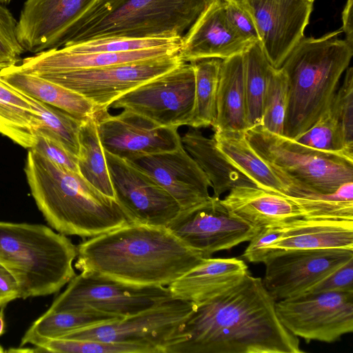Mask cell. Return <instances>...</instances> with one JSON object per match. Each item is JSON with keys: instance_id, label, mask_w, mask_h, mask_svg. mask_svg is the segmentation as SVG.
Masks as SVG:
<instances>
[{"instance_id": "obj_1", "label": "cell", "mask_w": 353, "mask_h": 353, "mask_svg": "<svg viewBox=\"0 0 353 353\" xmlns=\"http://www.w3.org/2000/svg\"><path fill=\"white\" fill-rule=\"evenodd\" d=\"M261 278L239 283L199 303L164 353H303L280 321Z\"/></svg>"}, {"instance_id": "obj_2", "label": "cell", "mask_w": 353, "mask_h": 353, "mask_svg": "<svg viewBox=\"0 0 353 353\" xmlns=\"http://www.w3.org/2000/svg\"><path fill=\"white\" fill-rule=\"evenodd\" d=\"M77 247L81 272L137 286H168L205 258L167 227L128 223Z\"/></svg>"}, {"instance_id": "obj_3", "label": "cell", "mask_w": 353, "mask_h": 353, "mask_svg": "<svg viewBox=\"0 0 353 353\" xmlns=\"http://www.w3.org/2000/svg\"><path fill=\"white\" fill-rule=\"evenodd\" d=\"M25 173L39 210L62 234L90 238L130 223L115 199L32 149Z\"/></svg>"}, {"instance_id": "obj_4", "label": "cell", "mask_w": 353, "mask_h": 353, "mask_svg": "<svg viewBox=\"0 0 353 353\" xmlns=\"http://www.w3.org/2000/svg\"><path fill=\"white\" fill-rule=\"evenodd\" d=\"M341 32L304 37L281 66L288 85L284 137H299L330 107L353 56V46L337 38Z\"/></svg>"}, {"instance_id": "obj_5", "label": "cell", "mask_w": 353, "mask_h": 353, "mask_svg": "<svg viewBox=\"0 0 353 353\" xmlns=\"http://www.w3.org/2000/svg\"><path fill=\"white\" fill-rule=\"evenodd\" d=\"M77 247L41 224L0 221V263L14 276L19 299L59 292L76 275Z\"/></svg>"}, {"instance_id": "obj_6", "label": "cell", "mask_w": 353, "mask_h": 353, "mask_svg": "<svg viewBox=\"0 0 353 353\" xmlns=\"http://www.w3.org/2000/svg\"><path fill=\"white\" fill-rule=\"evenodd\" d=\"M214 0H100L64 45L105 37H182Z\"/></svg>"}, {"instance_id": "obj_7", "label": "cell", "mask_w": 353, "mask_h": 353, "mask_svg": "<svg viewBox=\"0 0 353 353\" xmlns=\"http://www.w3.org/2000/svg\"><path fill=\"white\" fill-rule=\"evenodd\" d=\"M257 153L278 170L291 186L330 194L353 182V161L305 149L292 139L272 133L261 125L245 132Z\"/></svg>"}, {"instance_id": "obj_8", "label": "cell", "mask_w": 353, "mask_h": 353, "mask_svg": "<svg viewBox=\"0 0 353 353\" xmlns=\"http://www.w3.org/2000/svg\"><path fill=\"white\" fill-rule=\"evenodd\" d=\"M168 286H137L81 272L48 312H99L121 319L173 299Z\"/></svg>"}, {"instance_id": "obj_9", "label": "cell", "mask_w": 353, "mask_h": 353, "mask_svg": "<svg viewBox=\"0 0 353 353\" xmlns=\"http://www.w3.org/2000/svg\"><path fill=\"white\" fill-rule=\"evenodd\" d=\"M182 63L177 52L101 68L37 75L81 94L100 111L108 110L121 96Z\"/></svg>"}, {"instance_id": "obj_10", "label": "cell", "mask_w": 353, "mask_h": 353, "mask_svg": "<svg viewBox=\"0 0 353 353\" xmlns=\"http://www.w3.org/2000/svg\"><path fill=\"white\" fill-rule=\"evenodd\" d=\"M275 308L284 327L307 342L334 343L353 332V292H306Z\"/></svg>"}, {"instance_id": "obj_11", "label": "cell", "mask_w": 353, "mask_h": 353, "mask_svg": "<svg viewBox=\"0 0 353 353\" xmlns=\"http://www.w3.org/2000/svg\"><path fill=\"white\" fill-rule=\"evenodd\" d=\"M194 85V67L183 62L121 96L110 108L132 111L163 127L190 126Z\"/></svg>"}, {"instance_id": "obj_12", "label": "cell", "mask_w": 353, "mask_h": 353, "mask_svg": "<svg viewBox=\"0 0 353 353\" xmlns=\"http://www.w3.org/2000/svg\"><path fill=\"white\" fill-rule=\"evenodd\" d=\"M194 307L193 302L173 298L128 317L75 330L61 339L139 344L164 353Z\"/></svg>"}, {"instance_id": "obj_13", "label": "cell", "mask_w": 353, "mask_h": 353, "mask_svg": "<svg viewBox=\"0 0 353 353\" xmlns=\"http://www.w3.org/2000/svg\"><path fill=\"white\" fill-rule=\"evenodd\" d=\"M167 228L205 258L249 241L259 230L228 211L220 198L213 196L199 205L181 210Z\"/></svg>"}, {"instance_id": "obj_14", "label": "cell", "mask_w": 353, "mask_h": 353, "mask_svg": "<svg viewBox=\"0 0 353 353\" xmlns=\"http://www.w3.org/2000/svg\"><path fill=\"white\" fill-rule=\"evenodd\" d=\"M104 152L114 199L130 223L167 227L181 210L176 201L132 162Z\"/></svg>"}, {"instance_id": "obj_15", "label": "cell", "mask_w": 353, "mask_h": 353, "mask_svg": "<svg viewBox=\"0 0 353 353\" xmlns=\"http://www.w3.org/2000/svg\"><path fill=\"white\" fill-rule=\"evenodd\" d=\"M353 259V250L323 248L271 252L263 263L264 287L277 301L305 292L331 272Z\"/></svg>"}, {"instance_id": "obj_16", "label": "cell", "mask_w": 353, "mask_h": 353, "mask_svg": "<svg viewBox=\"0 0 353 353\" xmlns=\"http://www.w3.org/2000/svg\"><path fill=\"white\" fill-rule=\"evenodd\" d=\"M105 151L126 161L171 151L182 145L178 128L163 127L128 110L112 115L108 110L94 114Z\"/></svg>"}, {"instance_id": "obj_17", "label": "cell", "mask_w": 353, "mask_h": 353, "mask_svg": "<svg viewBox=\"0 0 353 353\" xmlns=\"http://www.w3.org/2000/svg\"><path fill=\"white\" fill-rule=\"evenodd\" d=\"M255 24L270 64L280 68L304 37L313 8L310 0H241Z\"/></svg>"}, {"instance_id": "obj_18", "label": "cell", "mask_w": 353, "mask_h": 353, "mask_svg": "<svg viewBox=\"0 0 353 353\" xmlns=\"http://www.w3.org/2000/svg\"><path fill=\"white\" fill-rule=\"evenodd\" d=\"M100 0H26L17 22V39L32 53L63 47L75 26Z\"/></svg>"}, {"instance_id": "obj_19", "label": "cell", "mask_w": 353, "mask_h": 353, "mask_svg": "<svg viewBox=\"0 0 353 353\" xmlns=\"http://www.w3.org/2000/svg\"><path fill=\"white\" fill-rule=\"evenodd\" d=\"M130 162L168 192L181 210L199 205L211 197L210 181L183 145L171 151L148 154Z\"/></svg>"}, {"instance_id": "obj_20", "label": "cell", "mask_w": 353, "mask_h": 353, "mask_svg": "<svg viewBox=\"0 0 353 353\" xmlns=\"http://www.w3.org/2000/svg\"><path fill=\"white\" fill-rule=\"evenodd\" d=\"M252 42L241 37L225 17L222 0H214L182 36L179 54L183 62L225 59L244 52Z\"/></svg>"}, {"instance_id": "obj_21", "label": "cell", "mask_w": 353, "mask_h": 353, "mask_svg": "<svg viewBox=\"0 0 353 353\" xmlns=\"http://www.w3.org/2000/svg\"><path fill=\"white\" fill-rule=\"evenodd\" d=\"M181 43L123 52L77 53L63 47L36 53L17 66L35 74L66 72L161 57L179 52Z\"/></svg>"}, {"instance_id": "obj_22", "label": "cell", "mask_w": 353, "mask_h": 353, "mask_svg": "<svg viewBox=\"0 0 353 353\" xmlns=\"http://www.w3.org/2000/svg\"><path fill=\"white\" fill-rule=\"evenodd\" d=\"M220 201L228 211L257 229L305 219L292 197L256 186L235 187Z\"/></svg>"}, {"instance_id": "obj_23", "label": "cell", "mask_w": 353, "mask_h": 353, "mask_svg": "<svg viewBox=\"0 0 353 353\" xmlns=\"http://www.w3.org/2000/svg\"><path fill=\"white\" fill-rule=\"evenodd\" d=\"M250 272L244 260L206 258L168 285L175 299L199 303L239 283Z\"/></svg>"}, {"instance_id": "obj_24", "label": "cell", "mask_w": 353, "mask_h": 353, "mask_svg": "<svg viewBox=\"0 0 353 353\" xmlns=\"http://www.w3.org/2000/svg\"><path fill=\"white\" fill-rule=\"evenodd\" d=\"M323 248L353 250V220L303 218L285 223L281 236L270 247V254Z\"/></svg>"}, {"instance_id": "obj_25", "label": "cell", "mask_w": 353, "mask_h": 353, "mask_svg": "<svg viewBox=\"0 0 353 353\" xmlns=\"http://www.w3.org/2000/svg\"><path fill=\"white\" fill-rule=\"evenodd\" d=\"M212 138L226 159L256 187L283 195L293 193L292 187L280 172L252 148L245 132H214Z\"/></svg>"}, {"instance_id": "obj_26", "label": "cell", "mask_w": 353, "mask_h": 353, "mask_svg": "<svg viewBox=\"0 0 353 353\" xmlns=\"http://www.w3.org/2000/svg\"><path fill=\"white\" fill-rule=\"evenodd\" d=\"M0 77L26 95L80 119L98 112L97 108L81 94L39 75L22 71L17 65L0 70Z\"/></svg>"}, {"instance_id": "obj_27", "label": "cell", "mask_w": 353, "mask_h": 353, "mask_svg": "<svg viewBox=\"0 0 353 353\" xmlns=\"http://www.w3.org/2000/svg\"><path fill=\"white\" fill-rule=\"evenodd\" d=\"M186 151L204 172L213 190V196H220L238 186H255L252 181L236 169L217 148L215 141L190 128L181 137Z\"/></svg>"}, {"instance_id": "obj_28", "label": "cell", "mask_w": 353, "mask_h": 353, "mask_svg": "<svg viewBox=\"0 0 353 353\" xmlns=\"http://www.w3.org/2000/svg\"><path fill=\"white\" fill-rule=\"evenodd\" d=\"M214 132H246L247 117L242 54L222 60Z\"/></svg>"}, {"instance_id": "obj_29", "label": "cell", "mask_w": 353, "mask_h": 353, "mask_svg": "<svg viewBox=\"0 0 353 353\" xmlns=\"http://www.w3.org/2000/svg\"><path fill=\"white\" fill-rule=\"evenodd\" d=\"M37 120L26 96L0 77V134L30 149L36 140Z\"/></svg>"}, {"instance_id": "obj_30", "label": "cell", "mask_w": 353, "mask_h": 353, "mask_svg": "<svg viewBox=\"0 0 353 353\" xmlns=\"http://www.w3.org/2000/svg\"><path fill=\"white\" fill-rule=\"evenodd\" d=\"M99 312H48L39 317L21 339L20 347L39 346L48 341L59 339L82 328L120 319Z\"/></svg>"}, {"instance_id": "obj_31", "label": "cell", "mask_w": 353, "mask_h": 353, "mask_svg": "<svg viewBox=\"0 0 353 353\" xmlns=\"http://www.w3.org/2000/svg\"><path fill=\"white\" fill-rule=\"evenodd\" d=\"M78 167L81 176L103 194L114 192L94 115L82 121L79 134Z\"/></svg>"}, {"instance_id": "obj_32", "label": "cell", "mask_w": 353, "mask_h": 353, "mask_svg": "<svg viewBox=\"0 0 353 353\" xmlns=\"http://www.w3.org/2000/svg\"><path fill=\"white\" fill-rule=\"evenodd\" d=\"M222 59L191 62L194 70V107L190 128L212 126L216 117V96Z\"/></svg>"}, {"instance_id": "obj_33", "label": "cell", "mask_w": 353, "mask_h": 353, "mask_svg": "<svg viewBox=\"0 0 353 353\" xmlns=\"http://www.w3.org/2000/svg\"><path fill=\"white\" fill-rule=\"evenodd\" d=\"M247 117L250 128L261 125L263 101L271 64L259 42L242 53Z\"/></svg>"}, {"instance_id": "obj_34", "label": "cell", "mask_w": 353, "mask_h": 353, "mask_svg": "<svg viewBox=\"0 0 353 353\" xmlns=\"http://www.w3.org/2000/svg\"><path fill=\"white\" fill-rule=\"evenodd\" d=\"M26 96L37 115L36 135L40 134L53 139L78 157L79 134L84 119H80L61 109Z\"/></svg>"}, {"instance_id": "obj_35", "label": "cell", "mask_w": 353, "mask_h": 353, "mask_svg": "<svg viewBox=\"0 0 353 353\" xmlns=\"http://www.w3.org/2000/svg\"><path fill=\"white\" fill-rule=\"evenodd\" d=\"M292 139L305 149L353 161V156L345 150L341 125L330 107L310 128Z\"/></svg>"}, {"instance_id": "obj_36", "label": "cell", "mask_w": 353, "mask_h": 353, "mask_svg": "<svg viewBox=\"0 0 353 353\" xmlns=\"http://www.w3.org/2000/svg\"><path fill=\"white\" fill-rule=\"evenodd\" d=\"M288 100V85L285 73L272 65L269 69L263 101L261 125L266 130L283 135Z\"/></svg>"}, {"instance_id": "obj_37", "label": "cell", "mask_w": 353, "mask_h": 353, "mask_svg": "<svg viewBox=\"0 0 353 353\" xmlns=\"http://www.w3.org/2000/svg\"><path fill=\"white\" fill-rule=\"evenodd\" d=\"M182 37L169 38L105 37L63 46L72 52H123L178 44Z\"/></svg>"}, {"instance_id": "obj_38", "label": "cell", "mask_w": 353, "mask_h": 353, "mask_svg": "<svg viewBox=\"0 0 353 353\" xmlns=\"http://www.w3.org/2000/svg\"><path fill=\"white\" fill-rule=\"evenodd\" d=\"M39 352L59 353H156L147 346L94 339H54L36 347Z\"/></svg>"}, {"instance_id": "obj_39", "label": "cell", "mask_w": 353, "mask_h": 353, "mask_svg": "<svg viewBox=\"0 0 353 353\" xmlns=\"http://www.w3.org/2000/svg\"><path fill=\"white\" fill-rule=\"evenodd\" d=\"M341 125L345 151L353 156V68L345 70L342 85L338 88L330 105Z\"/></svg>"}, {"instance_id": "obj_40", "label": "cell", "mask_w": 353, "mask_h": 353, "mask_svg": "<svg viewBox=\"0 0 353 353\" xmlns=\"http://www.w3.org/2000/svg\"><path fill=\"white\" fill-rule=\"evenodd\" d=\"M23 52L17 39V22L0 3V70L17 65Z\"/></svg>"}, {"instance_id": "obj_41", "label": "cell", "mask_w": 353, "mask_h": 353, "mask_svg": "<svg viewBox=\"0 0 353 353\" xmlns=\"http://www.w3.org/2000/svg\"><path fill=\"white\" fill-rule=\"evenodd\" d=\"M284 225L262 228L249 241L241 256L250 263H263L270 252V247L279 239Z\"/></svg>"}, {"instance_id": "obj_42", "label": "cell", "mask_w": 353, "mask_h": 353, "mask_svg": "<svg viewBox=\"0 0 353 353\" xmlns=\"http://www.w3.org/2000/svg\"><path fill=\"white\" fill-rule=\"evenodd\" d=\"M225 17L232 28L248 41L259 42L257 30L252 16L241 0H222Z\"/></svg>"}, {"instance_id": "obj_43", "label": "cell", "mask_w": 353, "mask_h": 353, "mask_svg": "<svg viewBox=\"0 0 353 353\" xmlns=\"http://www.w3.org/2000/svg\"><path fill=\"white\" fill-rule=\"evenodd\" d=\"M30 149L35 150L54 163L79 174L78 157L53 139L37 134L34 146Z\"/></svg>"}, {"instance_id": "obj_44", "label": "cell", "mask_w": 353, "mask_h": 353, "mask_svg": "<svg viewBox=\"0 0 353 353\" xmlns=\"http://www.w3.org/2000/svg\"><path fill=\"white\" fill-rule=\"evenodd\" d=\"M306 292H353V259L331 272Z\"/></svg>"}, {"instance_id": "obj_45", "label": "cell", "mask_w": 353, "mask_h": 353, "mask_svg": "<svg viewBox=\"0 0 353 353\" xmlns=\"http://www.w3.org/2000/svg\"><path fill=\"white\" fill-rule=\"evenodd\" d=\"M19 299L18 283L12 274L0 263V307Z\"/></svg>"}, {"instance_id": "obj_46", "label": "cell", "mask_w": 353, "mask_h": 353, "mask_svg": "<svg viewBox=\"0 0 353 353\" xmlns=\"http://www.w3.org/2000/svg\"><path fill=\"white\" fill-rule=\"evenodd\" d=\"M352 12L353 0H347L342 12L343 26L341 31L345 34V40L352 46H353Z\"/></svg>"}, {"instance_id": "obj_47", "label": "cell", "mask_w": 353, "mask_h": 353, "mask_svg": "<svg viewBox=\"0 0 353 353\" xmlns=\"http://www.w3.org/2000/svg\"><path fill=\"white\" fill-rule=\"evenodd\" d=\"M4 307L5 306H2L0 307V336L4 334L6 329L4 320Z\"/></svg>"}, {"instance_id": "obj_48", "label": "cell", "mask_w": 353, "mask_h": 353, "mask_svg": "<svg viewBox=\"0 0 353 353\" xmlns=\"http://www.w3.org/2000/svg\"><path fill=\"white\" fill-rule=\"evenodd\" d=\"M10 0H0V3L7 4L9 3Z\"/></svg>"}, {"instance_id": "obj_49", "label": "cell", "mask_w": 353, "mask_h": 353, "mask_svg": "<svg viewBox=\"0 0 353 353\" xmlns=\"http://www.w3.org/2000/svg\"><path fill=\"white\" fill-rule=\"evenodd\" d=\"M4 352V350H3L2 347L0 346V352Z\"/></svg>"}, {"instance_id": "obj_50", "label": "cell", "mask_w": 353, "mask_h": 353, "mask_svg": "<svg viewBox=\"0 0 353 353\" xmlns=\"http://www.w3.org/2000/svg\"><path fill=\"white\" fill-rule=\"evenodd\" d=\"M310 1H314V0H310Z\"/></svg>"}]
</instances>
